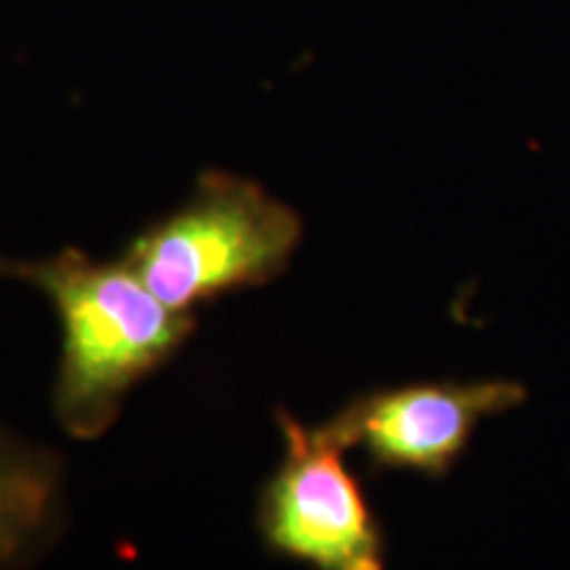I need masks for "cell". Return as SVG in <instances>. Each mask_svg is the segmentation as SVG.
<instances>
[{"instance_id":"4","label":"cell","mask_w":570,"mask_h":570,"mask_svg":"<svg viewBox=\"0 0 570 570\" xmlns=\"http://www.w3.org/2000/svg\"><path fill=\"white\" fill-rule=\"evenodd\" d=\"M525 399L512 381L410 383L356 396L325 420L327 433L375 468L444 475L483 420Z\"/></svg>"},{"instance_id":"6","label":"cell","mask_w":570,"mask_h":570,"mask_svg":"<svg viewBox=\"0 0 570 570\" xmlns=\"http://www.w3.org/2000/svg\"><path fill=\"white\" fill-rule=\"evenodd\" d=\"M0 259H3V256H0Z\"/></svg>"},{"instance_id":"2","label":"cell","mask_w":570,"mask_h":570,"mask_svg":"<svg viewBox=\"0 0 570 570\" xmlns=\"http://www.w3.org/2000/svg\"><path fill=\"white\" fill-rule=\"evenodd\" d=\"M298 244L294 209L259 185L209 175L180 209L135 235L122 259L164 304L196 317L198 306L277 281Z\"/></svg>"},{"instance_id":"1","label":"cell","mask_w":570,"mask_h":570,"mask_svg":"<svg viewBox=\"0 0 570 570\" xmlns=\"http://www.w3.org/2000/svg\"><path fill=\"white\" fill-rule=\"evenodd\" d=\"M0 281L30 285L59 323L53 415L71 439L96 441L122 415L138 383L167 365L196 331L125 259L77 248L46 259H0Z\"/></svg>"},{"instance_id":"3","label":"cell","mask_w":570,"mask_h":570,"mask_svg":"<svg viewBox=\"0 0 570 570\" xmlns=\"http://www.w3.org/2000/svg\"><path fill=\"white\" fill-rule=\"evenodd\" d=\"M283 452L256 499V531L277 558L309 570H383V537L346 449L323 423L275 412Z\"/></svg>"},{"instance_id":"5","label":"cell","mask_w":570,"mask_h":570,"mask_svg":"<svg viewBox=\"0 0 570 570\" xmlns=\"http://www.w3.org/2000/svg\"><path fill=\"white\" fill-rule=\"evenodd\" d=\"M67 512V473L51 446L0 423V570H27L51 550Z\"/></svg>"}]
</instances>
